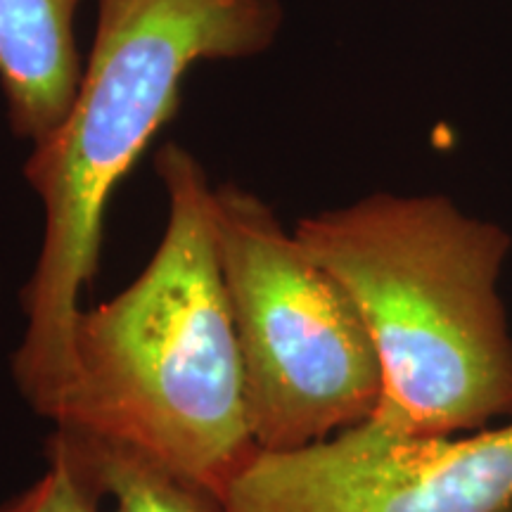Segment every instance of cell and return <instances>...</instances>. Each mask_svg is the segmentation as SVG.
<instances>
[{
  "mask_svg": "<svg viewBox=\"0 0 512 512\" xmlns=\"http://www.w3.org/2000/svg\"><path fill=\"white\" fill-rule=\"evenodd\" d=\"M81 0H0V86L17 138L41 143L72 107L83 76Z\"/></svg>",
  "mask_w": 512,
  "mask_h": 512,
  "instance_id": "cell-6",
  "label": "cell"
},
{
  "mask_svg": "<svg viewBox=\"0 0 512 512\" xmlns=\"http://www.w3.org/2000/svg\"><path fill=\"white\" fill-rule=\"evenodd\" d=\"M221 501L223 512H505L512 422L434 439L361 422L292 451H256Z\"/></svg>",
  "mask_w": 512,
  "mask_h": 512,
  "instance_id": "cell-5",
  "label": "cell"
},
{
  "mask_svg": "<svg viewBox=\"0 0 512 512\" xmlns=\"http://www.w3.org/2000/svg\"><path fill=\"white\" fill-rule=\"evenodd\" d=\"M214 233L259 451H292L366 422L382 370L349 292L245 188H214Z\"/></svg>",
  "mask_w": 512,
  "mask_h": 512,
  "instance_id": "cell-4",
  "label": "cell"
},
{
  "mask_svg": "<svg viewBox=\"0 0 512 512\" xmlns=\"http://www.w3.org/2000/svg\"><path fill=\"white\" fill-rule=\"evenodd\" d=\"M166 228L143 273L81 311L55 427L136 446L223 496L259 446L214 233V185L195 155L155 157Z\"/></svg>",
  "mask_w": 512,
  "mask_h": 512,
  "instance_id": "cell-2",
  "label": "cell"
},
{
  "mask_svg": "<svg viewBox=\"0 0 512 512\" xmlns=\"http://www.w3.org/2000/svg\"><path fill=\"white\" fill-rule=\"evenodd\" d=\"M294 235L349 292L373 339L375 432L463 437L512 415V332L498 292L508 230L444 195L375 192L306 216Z\"/></svg>",
  "mask_w": 512,
  "mask_h": 512,
  "instance_id": "cell-3",
  "label": "cell"
},
{
  "mask_svg": "<svg viewBox=\"0 0 512 512\" xmlns=\"http://www.w3.org/2000/svg\"><path fill=\"white\" fill-rule=\"evenodd\" d=\"M102 484L79 439L55 427L46 441V470L22 494L0 503V512H100Z\"/></svg>",
  "mask_w": 512,
  "mask_h": 512,
  "instance_id": "cell-8",
  "label": "cell"
},
{
  "mask_svg": "<svg viewBox=\"0 0 512 512\" xmlns=\"http://www.w3.org/2000/svg\"><path fill=\"white\" fill-rule=\"evenodd\" d=\"M280 24L278 0H98L72 107L24 164L43 204V240L10 373L38 418L55 425L72 384L81 292L98 271L112 192L176 112L192 64L264 53Z\"/></svg>",
  "mask_w": 512,
  "mask_h": 512,
  "instance_id": "cell-1",
  "label": "cell"
},
{
  "mask_svg": "<svg viewBox=\"0 0 512 512\" xmlns=\"http://www.w3.org/2000/svg\"><path fill=\"white\" fill-rule=\"evenodd\" d=\"M69 430L79 439L114 512H223L216 491L181 475L136 446Z\"/></svg>",
  "mask_w": 512,
  "mask_h": 512,
  "instance_id": "cell-7",
  "label": "cell"
}]
</instances>
